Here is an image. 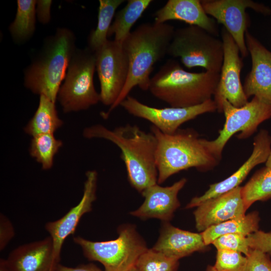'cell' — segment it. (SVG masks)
Here are the masks:
<instances>
[{
    "instance_id": "cell-18",
    "label": "cell",
    "mask_w": 271,
    "mask_h": 271,
    "mask_svg": "<svg viewBox=\"0 0 271 271\" xmlns=\"http://www.w3.org/2000/svg\"><path fill=\"white\" fill-rule=\"evenodd\" d=\"M187 181L183 178L170 186L156 184L146 188L141 193L144 202L138 209L130 212V215L143 220L157 218L169 222L180 206L178 194Z\"/></svg>"
},
{
    "instance_id": "cell-6",
    "label": "cell",
    "mask_w": 271,
    "mask_h": 271,
    "mask_svg": "<svg viewBox=\"0 0 271 271\" xmlns=\"http://www.w3.org/2000/svg\"><path fill=\"white\" fill-rule=\"evenodd\" d=\"M117 233L114 240L92 241L76 236L73 241L80 246L86 258L100 262L105 271H127L148 248L134 225L122 224Z\"/></svg>"
},
{
    "instance_id": "cell-9",
    "label": "cell",
    "mask_w": 271,
    "mask_h": 271,
    "mask_svg": "<svg viewBox=\"0 0 271 271\" xmlns=\"http://www.w3.org/2000/svg\"><path fill=\"white\" fill-rule=\"evenodd\" d=\"M214 100L217 111L224 112L225 121L216 139L212 141L203 139V143L220 161L223 150L230 138L238 132L239 139H245L253 134L260 123L271 117V105L255 96L241 107H235L222 98Z\"/></svg>"
},
{
    "instance_id": "cell-25",
    "label": "cell",
    "mask_w": 271,
    "mask_h": 271,
    "mask_svg": "<svg viewBox=\"0 0 271 271\" xmlns=\"http://www.w3.org/2000/svg\"><path fill=\"white\" fill-rule=\"evenodd\" d=\"M124 2V0L99 1L97 24L88 38L87 48L92 52H96L108 40V34L115 12Z\"/></svg>"
},
{
    "instance_id": "cell-7",
    "label": "cell",
    "mask_w": 271,
    "mask_h": 271,
    "mask_svg": "<svg viewBox=\"0 0 271 271\" xmlns=\"http://www.w3.org/2000/svg\"><path fill=\"white\" fill-rule=\"evenodd\" d=\"M167 55L179 58L187 68L202 67L220 73L223 58L221 39L196 26L175 30Z\"/></svg>"
},
{
    "instance_id": "cell-40",
    "label": "cell",
    "mask_w": 271,
    "mask_h": 271,
    "mask_svg": "<svg viewBox=\"0 0 271 271\" xmlns=\"http://www.w3.org/2000/svg\"><path fill=\"white\" fill-rule=\"evenodd\" d=\"M127 271H138L137 269V268L134 266L132 267L130 269L128 270Z\"/></svg>"
},
{
    "instance_id": "cell-32",
    "label": "cell",
    "mask_w": 271,
    "mask_h": 271,
    "mask_svg": "<svg viewBox=\"0 0 271 271\" xmlns=\"http://www.w3.org/2000/svg\"><path fill=\"white\" fill-rule=\"evenodd\" d=\"M246 257L247 261L243 271H271V259L267 254L252 249Z\"/></svg>"
},
{
    "instance_id": "cell-12",
    "label": "cell",
    "mask_w": 271,
    "mask_h": 271,
    "mask_svg": "<svg viewBox=\"0 0 271 271\" xmlns=\"http://www.w3.org/2000/svg\"><path fill=\"white\" fill-rule=\"evenodd\" d=\"M206 13L218 24H222L237 45L240 55L248 54L245 34L249 26L246 9H251L264 15L271 14L270 9L250 0H200Z\"/></svg>"
},
{
    "instance_id": "cell-3",
    "label": "cell",
    "mask_w": 271,
    "mask_h": 271,
    "mask_svg": "<svg viewBox=\"0 0 271 271\" xmlns=\"http://www.w3.org/2000/svg\"><path fill=\"white\" fill-rule=\"evenodd\" d=\"M219 77V73L209 71H187L177 61L170 59L151 78L149 91L171 107H191L212 99Z\"/></svg>"
},
{
    "instance_id": "cell-21",
    "label": "cell",
    "mask_w": 271,
    "mask_h": 271,
    "mask_svg": "<svg viewBox=\"0 0 271 271\" xmlns=\"http://www.w3.org/2000/svg\"><path fill=\"white\" fill-rule=\"evenodd\" d=\"M201 232L184 230L163 222L159 237L152 248L169 257L179 260L196 251L207 249Z\"/></svg>"
},
{
    "instance_id": "cell-33",
    "label": "cell",
    "mask_w": 271,
    "mask_h": 271,
    "mask_svg": "<svg viewBox=\"0 0 271 271\" xmlns=\"http://www.w3.org/2000/svg\"><path fill=\"white\" fill-rule=\"evenodd\" d=\"M250 248L261 251L271 256V231L258 230L247 236Z\"/></svg>"
},
{
    "instance_id": "cell-26",
    "label": "cell",
    "mask_w": 271,
    "mask_h": 271,
    "mask_svg": "<svg viewBox=\"0 0 271 271\" xmlns=\"http://www.w3.org/2000/svg\"><path fill=\"white\" fill-rule=\"evenodd\" d=\"M35 0H18L17 13L9 31L15 42L23 43L34 34L36 27Z\"/></svg>"
},
{
    "instance_id": "cell-31",
    "label": "cell",
    "mask_w": 271,
    "mask_h": 271,
    "mask_svg": "<svg viewBox=\"0 0 271 271\" xmlns=\"http://www.w3.org/2000/svg\"><path fill=\"white\" fill-rule=\"evenodd\" d=\"M217 249H228L247 256L251 250L247 237L240 234H226L217 238L212 243Z\"/></svg>"
},
{
    "instance_id": "cell-2",
    "label": "cell",
    "mask_w": 271,
    "mask_h": 271,
    "mask_svg": "<svg viewBox=\"0 0 271 271\" xmlns=\"http://www.w3.org/2000/svg\"><path fill=\"white\" fill-rule=\"evenodd\" d=\"M175 30L173 26L166 23H145L138 26L126 38L121 44L128 59V78L118 98L103 116L107 117L134 87L149 90L154 66L167 55Z\"/></svg>"
},
{
    "instance_id": "cell-29",
    "label": "cell",
    "mask_w": 271,
    "mask_h": 271,
    "mask_svg": "<svg viewBox=\"0 0 271 271\" xmlns=\"http://www.w3.org/2000/svg\"><path fill=\"white\" fill-rule=\"evenodd\" d=\"M179 260L148 248L139 257L134 266L138 271H178Z\"/></svg>"
},
{
    "instance_id": "cell-19",
    "label": "cell",
    "mask_w": 271,
    "mask_h": 271,
    "mask_svg": "<svg viewBox=\"0 0 271 271\" xmlns=\"http://www.w3.org/2000/svg\"><path fill=\"white\" fill-rule=\"evenodd\" d=\"M7 261L13 271H54L58 262L49 236L21 245L11 252Z\"/></svg>"
},
{
    "instance_id": "cell-23",
    "label": "cell",
    "mask_w": 271,
    "mask_h": 271,
    "mask_svg": "<svg viewBox=\"0 0 271 271\" xmlns=\"http://www.w3.org/2000/svg\"><path fill=\"white\" fill-rule=\"evenodd\" d=\"M260 220L258 212L253 211L212 226L201 234L205 244L208 246L218 237L226 234H240L247 236L259 230Z\"/></svg>"
},
{
    "instance_id": "cell-10",
    "label": "cell",
    "mask_w": 271,
    "mask_h": 271,
    "mask_svg": "<svg viewBox=\"0 0 271 271\" xmlns=\"http://www.w3.org/2000/svg\"><path fill=\"white\" fill-rule=\"evenodd\" d=\"M94 54L100 85V101L110 107L126 82L129 72L128 57L121 43L109 40Z\"/></svg>"
},
{
    "instance_id": "cell-11",
    "label": "cell",
    "mask_w": 271,
    "mask_h": 271,
    "mask_svg": "<svg viewBox=\"0 0 271 271\" xmlns=\"http://www.w3.org/2000/svg\"><path fill=\"white\" fill-rule=\"evenodd\" d=\"M120 106L130 115L150 122L162 132L168 134L175 133L182 124L201 114L217 111V104L212 99L191 107L160 108L146 105L128 95Z\"/></svg>"
},
{
    "instance_id": "cell-28",
    "label": "cell",
    "mask_w": 271,
    "mask_h": 271,
    "mask_svg": "<svg viewBox=\"0 0 271 271\" xmlns=\"http://www.w3.org/2000/svg\"><path fill=\"white\" fill-rule=\"evenodd\" d=\"M62 146V142L56 139L53 134H42L33 137L29 152L43 169L48 170L52 168L54 156Z\"/></svg>"
},
{
    "instance_id": "cell-34",
    "label": "cell",
    "mask_w": 271,
    "mask_h": 271,
    "mask_svg": "<svg viewBox=\"0 0 271 271\" xmlns=\"http://www.w3.org/2000/svg\"><path fill=\"white\" fill-rule=\"evenodd\" d=\"M15 236V230L9 219L0 214V250H3Z\"/></svg>"
},
{
    "instance_id": "cell-17",
    "label": "cell",
    "mask_w": 271,
    "mask_h": 271,
    "mask_svg": "<svg viewBox=\"0 0 271 271\" xmlns=\"http://www.w3.org/2000/svg\"><path fill=\"white\" fill-rule=\"evenodd\" d=\"M241 189L238 186L196 207L193 214L197 230L202 232L212 226L245 215Z\"/></svg>"
},
{
    "instance_id": "cell-27",
    "label": "cell",
    "mask_w": 271,
    "mask_h": 271,
    "mask_svg": "<svg viewBox=\"0 0 271 271\" xmlns=\"http://www.w3.org/2000/svg\"><path fill=\"white\" fill-rule=\"evenodd\" d=\"M241 194L246 210L256 201L271 199V169L265 166L257 171L241 187Z\"/></svg>"
},
{
    "instance_id": "cell-14",
    "label": "cell",
    "mask_w": 271,
    "mask_h": 271,
    "mask_svg": "<svg viewBox=\"0 0 271 271\" xmlns=\"http://www.w3.org/2000/svg\"><path fill=\"white\" fill-rule=\"evenodd\" d=\"M85 175L83 194L79 203L60 219L45 224V229L52 239L54 255L58 262L65 239L74 233L82 216L92 210V203L96 199L97 172L88 171Z\"/></svg>"
},
{
    "instance_id": "cell-1",
    "label": "cell",
    "mask_w": 271,
    "mask_h": 271,
    "mask_svg": "<svg viewBox=\"0 0 271 271\" xmlns=\"http://www.w3.org/2000/svg\"><path fill=\"white\" fill-rule=\"evenodd\" d=\"M87 139L99 138L109 141L121 151L130 185L141 193L158 184V173L156 154L157 140L151 131L129 123L109 129L97 124L86 127L83 132Z\"/></svg>"
},
{
    "instance_id": "cell-41",
    "label": "cell",
    "mask_w": 271,
    "mask_h": 271,
    "mask_svg": "<svg viewBox=\"0 0 271 271\" xmlns=\"http://www.w3.org/2000/svg\"><path fill=\"white\" fill-rule=\"evenodd\" d=\"M54 271H56V270H54Z\"/></svg>"
},
{
    "instance_id": "cell-13",
    "label": "cell",
    "mask_w": 271,
    "mask_h": 271,
    "mask_svg": "<svg viewBox=\"0 0 271 271\" xmlns=\"http://www.w3.org/2000/svg\"><path fill=\"white\" fill-rule=\"evenodd\" d=\"M220 34L223 45V58L214 100L222 98L235 107H241L248 101L240 79L243 62L239 49L224 27L221 28Z\"/></svg>"
},
{
    "instance_id": "cell-24",
    "label": "cell",
    "mask_w": 271,
    "mask_h": 271,
    "mask_svg": "<svg viewBox=\"0 0 271 271\" xmlns=\"http://www.w3.org/2000/svg\"><path fill=\"white\" fill-rule=\"evenodd\" d=\"M152 0H128L126 5L114 16L108 37L114 36V40L122 43L131 33L133 25L141 18Z\"/></svg>"
},
{
    "instance_id": "cell-22",
    "label": "cell",
    "mask_w": 271,
    "mask_h": 271,
    "mask_svg": "<svg viewBox=\"0 0 271 271\" xmlns=\"http://www.w3.org/2000/svg\"><path fill=\"white\" fill-rule=\"evenodd\" d=\"M63 124L58 115L55 103L41 95L38 108L25 127L24 131L33 137L42 134H54Z\"/></svg>"
},
{
    "instance_id": "cell-30",
    "label": "cell",
    "mask_w": 271,
    "mask_h": 271,
    "mask_svg": "<svg viewBox=\"0 0 271 271\" xmlns=\"http://www.w3.org/2000/svg\"><path fill=\"white\" fill-rule=\"evenodd\" d=\"M247 257L241 253L228 249H217L216 261L211 265L215 271H243Z\"/></svg>"
},
{
    "instance_id": "cell-16",
    "label": "cell",
    "mask_w": 271,
    "mask_h": 271,
    "mask_svg": "<svg viewBox=\"0 0 271 271\" xmlns=\"http://www.w3.org/2000/svg\"><path fill=\"white\" fill-rule=\"evenodd\" d=\"M271 153V136L265 129H261L254 137L253 150L248 159L231 176L209 186L203 195L193 198L186 206L189 209L196 207L204 201L213 198L239 186L248 174L256 166L265 163Z\"/></svg>"
},
{
    "instance_id": "cell-20",
    "label": "cell",
    "mask_w": 271,
    "mask_h": 271,
    "mask_svg": "<svg viewBox=\"0 0 271 271\" xmlns=\"http://www.w3.org/2000/svg\"><path fill=\"white\" fill-rule=\"evenodd\" d=\"M153 16L154 22L159 24L179 20L200 27L216 37L220 33L218 23L206 13L200 0H169Z\"/></svg>"
},
{
    "instance_id": "cell-36",
    "label": "cell",
    "mask_w": 271,
    "mask_h": 271,
    "mask_svg": "<svg viewBox=\"0 0 271 271\" xmlns=\"http://www.w3.org/2000/svg\"><path fill=\"white\" fill-rule=\"evenodd\" d=\"M56 271H102L93 263L82 264L76 267H68L58 263L56 267Z\"/></svg>"
},
{
    "instance_id": "cell-38",
    "label": "cell",
    "mask_w": 271,
    "mask_h": 271,
    "mask_svg": "<svg viewBox=\"0 0 271 271\" xmlns=\"http://www.w3.org/2000/svg\"><path fill=\"white\" fill-rule=\"evenodd\" d=\"M265 163V166L271 169V153H270Z\"/></svg>"
},
{
    "instance_id": "cell-5",
    "label": "cell",
    "mask_w": 271,
    "mask_h": 271,
    "mask_svg": "<svg viewBox=\"0 0 271 271\" xmlns=\"http://www.w3.org/2000/svg\"><path fill=\"white\" fill-rule=\"evenodd\" d=\"M150 131L157 140L156 161L158 184L183 170L195 168L206 171L220 162L204 146L203 139L192 128H179L168 134L152 125Z\"/></svg>"
},
{
    "instance_id": "cell-15",
    "label": "cell",
    "mask_w": 271,
    "mask_h": 271,
    "mask_svg": "<svg viewBox=\"0 0 271 271\" xmlns=\"http://www.w3.org/2000/svg\"><path fill=\"white\" fill-rule=\"evenodd\" d=\"M245 40L251 68L244 81V92L247 98L253 96L271 105V52L248 30Z\"/></svg>"
},
{
    "instance_id": "cell-4",
    "label": "cell",
    "mask_w": 271,
    "mask_h": 271,
    "mask_svg": "<svg viewBox=\"0 0 271 271\" xmlns=\"http://www.w3.org/2000/svg\"><path fill=\"white\" fill-rule=\"evenodd\" d=\"M73 32L59 28L47 38L42 49L24 72L25 86L56 102L59 88L76 50Z\"/></svg>"
},
{
    "instance_id": "cell-37",
    "label": "cell",
    "mask_w": 271,
    "mask_h": 271,
    "mask_svg": "<svg viewBox=\"0 0 271 271\" xmlns=\"http://www.w3.org/2000/svg\"><path fill=\"white\" fill-rule=\"evenodd\" d=\"M0 271H13L4 258L0 259Z\"/></svg>"
},
{
    "instance_id": "cell-8",
    "label": "cell",
    "mask_w": 271,
    "mask_h": 271,
    "mask_svg": "<svg viewBox=\"0 0 271 271\" xmlns=\"http://www.w3.org/2000/svg\"><path fill=\"white\" fill-rule=\"evenodd\" d=\"M95 70L94 53L87 47L76 49L57 95L64 112L86 110L100 101L93 82Z\"/></svg>"
},
{
    "instance_id": "cell-39",
    "label": "cell",
    "mask_w": 271,
    "mask_h": 271,
    "mask_svg": "<svg viewBox=\"0 0 271 271\" xmlns=\"http://www.w3.org/2000/svg\"><path fill=\"white\" fill-rule=\"evenodd\" d=\"M206 271H215L214 270L212 267H211V265H208L207 267V269H206Z\"/></svg>"
},
{
    "instance_id": "cell-35",
    "label": "cell",
    "mask_w": 271,
    "mask_h": 271,
    "mask_svg": "<svg viewBox=\"0 0 271 271\" xmlns=\"http://www.w3.org/2000/svg\"><path fill=\"white\" fill-rule=\"evenodd\" d=\"M51 0L37 1L36 6V17L40 23L47 24L50 21Z\"/></svg>"
}]
</instances>
